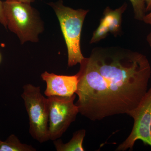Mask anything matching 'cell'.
<instances>
[{
    "label": "cell",
    "mask_w": 151,
    "mask_h": 151,
    "mask_svg": "<svg viewBox=\"0 0 151 151\" xmlns=\"http://www.w3.org/2000/svg\"><path fill=\"white\" fill-rule=\"evenodd\" d=\"M80 64L75 104L91 121L128 115L147 92L150 64L139 52L96 48Z\"/></svg>",
    "instance_id": "6da1fadb"
},
{
    "label": "cell",
    "mask_w": 151,
    "mask_h": 151,
    "mask_svg": "<svg viewBox=\"0 0 151 151\" xmlns=\"http://www.w3.org/2000/svg\"><path fill=\"white\" fill-rule=\"evenodd\" d=\"M59 20L67 46L68 65L72 67L82 62L85 58L81 53L80 41L84 19L89 10H75L65 6L62 1L50 4Z\"/></svg>",
    "instance_id": "7a4b0ae2"
},
{
    "label": "cell",
    "mask_w": 151,
    "mask_h": 151,
    "mask_svg": "<svg viewBox=\"0 0 151 151\" xmlns=\"http://www.w3.org/2000/svg\"><path fill=\"white\" fill-rule=\"evenodd\" d=\"M7 28L18 37L22 44L37 42L43 30V24L30 4L12 0L3 2Z\"/></svg>",
    "instance_id": "3957f363"
},
{
    "label": "cell",
    "mask_w": 151,
    "mask_h": 151,
    "mask_svg": "<svg viewBox=\"0 0 151 151\" xmlns=\"http://www.w3.org/2000/svg\"><path fill=\"white\" fill-rule=\"evenodd\" d=\"M21 97L29 119V133L40 143L50 140L49 135V103L41 93L40 87L31 84L23 87Z\"/></svg>",
    "instance_id": "277c9868"
},
{
    "label": "cell",
    "mask_w": 151,
    "mask_h": 151,
    "mask_svg": "<svg viewBox=\"0 0 151 151\" xmlns=\"http://www.w3.org/2000/svg\"><path fill=\"white\" fill-rule=\"evenodd\" d=\"M76 95L63 97H48L49 135L50 140L54 141L62 137L79 113L74 103Z\"/></svg>",
    "instance_id": "5b68a950"
},
{
    "label": "cell",
    "mask_w": 151,
    "mask_h": 151,
    "mask_svg": "<svg viewBox=\"0 0 151 151\" xmlns=\"http://www.w3.org/2000/svg\"><path fill=\"white\" fill-rule=\"evenodd\" d=\"M128 115L134 119L133 129L116 150H132L136 141L139 140L151 147V87L138 106Z\"/></svg>",
    "instance_id": "8992f818"
},
{
    "label": "cell",
    "mask_w": 151,
    "mask_h": 151,
    "mask_svg": "<svg viewBox=\"0 0 151 151\" xmlns=\"http://www.w3.org/2000/svg\"><path fill=\"white\" fill-rule=\"evenodd\" d=\"M46 83L45 94L47 97L73 96L77 90L78 75H59L45 71L41 75Z\"/></svg>",
    "instance_id": "52a82bcc"
},
{
    "label": "cell",
    "mask_w": 151,
    "mask_h": 151,
    "mask_svg": "<svg viewBox=\"0 0 151 151\" xmlns=\"http://www.w3.org/2000/svg\"><path fill=\"white\" fill-rule=\"evenodd\" d=\"M127 3H124L121 7L113 10L107 7L103 12V17L101 19L109 29L110 32L116 36L121 31L122 14L127 8Z\"/></svg>",
    "instance_id": "ba28073f"
},
{
    "label": "cell",
    "mask_w": 151,
    "mask_h": 151,
    "mask_svg": "<svg viewBox=\"0 0 151 151\" xmlns=\"http://www.w3.org/2000/svg\"><path fill=\"white\" fill-rule=\"evenodd\" d=\"M86 134L84 129L79 130L73 134L72 139L65 144L61 139L53 141L55 147L57 151H84L83 142Z\"/></svg>",
    "instance_id": "9c48e42d"
},
{
    "label": "cell",
    "mask_w": 151,
    "mask_h": 151,
    "mask_svg": "<svg viewBox=\"0 0 151 151\" xmlns=\"http://www.w3.org/2000/svg\"><path fill=\"white\" fill-rule=\"evenodd\" d=\"M31 145L22 144L14 134L10 135L6 141L0 143V151H36Z\"/></svg>",
    "instance_id": "30bf717a"
},
{
    "label": "cell",
    "mask_w": 151,
    "mask_h": 151,
    "mask_svg": "<svg viewBox=\"0 0 151 151\" xmlns=\"http://www.w3.org/2000/svg\"><path fill=\"white\" fill-rule=\"evenodd\" d=\"M133 6L134 18L138 20L143 21L145 16L146 5L144 0H129Z\"/></svg>",
    "instance_id": "8fae6325"
},
{
    "label": "cell",
    "mask_w": 151,
    "mask_h": 151,
    "mask_svg": "<svg viewBox=\"0 0 151 151\" xmlns=\"http://www.w3.org/2000/svg\"><path fill=\"white\" fill-rule=\"evenodd\" d=\"M109 32H110V31L108 27L104 22L101 20L99 26L93 33L90 43H95L105 38L108 35Z\"/></svg>",
    "instance_id": "7c38bea8"
},
{
    "label": "cell",
    "mask_w": 151,
    "mask_h": 151,
    "mask_svg": "<svg viewBox=\"0 0 151 151\" xmlns=\"http://www.w3.org/2000/svg\"><path fill=\"white\" fill-rule=\"evenodd\" d=\"M0 23L6 28H7L6 20L3 9V2L1 0H0Z\"/></svg>",
    "instance_id": "4fadbf2b"
},
{
    "label": "cell",
    "mask_w": 151,
    "mask_h": 151,
    "mask_svg": "<svg viewBox=\"0 0 151 151\" xmlns=\"http://www.w3.org/2000/svg\"><path fill=\"white\" fill-rule=\"evenodd\" d=\"M143 21L146 24L151 25V11L148 14L145 15L143 19Z\"/></svg>",
    "instance_id": "5bb4252c"
},
{
    "label": "cell",
    "mask_w": 151,
    "mask_h": 151,
    "mask_svg": "<svg viewBox=\"0 0 151 151\" xmlns=\"http://www.w3.org/2000/svg\"><path fill=\"white\" fill-rule=\"evenodd\" d=\"M146 5V12L151 11V0H144Z\"/></svg>",
    "instance_id": "9a60e30c"
},
{
    "label": "cell",
    "mask_w": 151,
    "mask_h": 151,
    "mask_svg": "<svg viewBox=\"0 0 151 151\" xmlns=\"http://www.w3.org/2000/svg\"><path fill=\"white\" fill-rule=\"evenodd\" d=\"M147 40L149 45L151 47V32L148 35L147 37Z\"/></svg>",
    "instance_id": "2e32d148"
},
{
    "label": "cell",
    "mask_w": 151,
    "mask_h": 151,
    "mask_svg": "<svg viewBox=\"0 0 151 151\" xmlns=\"http://www.w3.org/2000/svg\"><path fill=\"white\" fill-rule=\"evenodd\" d=\"M12 1H17L22 2L31 4V3L33 2L35 0H12Z\"/></svg>",
    "instance_id": "e0dca14e"
},
{
    "label": "cell",
    "mask_w": 151,
    "mask_h": 151,
    "mask_svg": "<svg viewBox=\"0 0 151 151\" xmlns=\"http://www.w3.org/2000/svg\"><path fill=\"white\" fill-rule=\"evenodd\" d=\"M1 53H0V63H1Z\"/></svg>",
    "instance_id": "ac0fdd59"
},
{
    "label": "cell",
    "mask_w": 151,
    "mask_h": 151,
    "mask_svg": "<svg viewBox=\"0 0 151 151\" xmlns=\"http://www.w3.org/2000/svg\"><path fill=\"white\" fill-rule=\"evenodd\" d=\"M2 141L1 140H0V143H1V142Z\"/></svg>",
    "instance_id": "d6986e66"
}]
</instances>
